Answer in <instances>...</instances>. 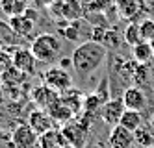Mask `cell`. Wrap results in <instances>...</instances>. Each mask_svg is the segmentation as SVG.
Instances as JSON below:
<instances>
[{
    "label": "cell",
    "mask_w": 154,
    "mask_h": 148,
    "mask_svg": "<svg viewBox=\"0 0 154 148\" xmlns=\"http://www.w3.org/2000/svg\"><path fill=\"white\" fill-rule=\"evenodd\" d=\"M32 98H34V102H35L37 106H41L43 109H48L50 106H54V104L60 100V95L56 93V91H52L50 87L41 85V87H35V89H34Z\"/></svg>",
    "instance_id": "cell-13"
},
{
    "label": "cell",
    "mask_w": 154,
    "mask_h": 148,
    "mask_svg": "<svg viewBox=\"0 0 154 148\" xmlns=\"http://www.w3.org/2000/svg\"><path fill=\"white\" fill-rule=\"evenodd\" d=\"M117 11L121 13L123 19L134 22L137 19V15H141L145 11V2L143 0H119Z\"/></svg>",
    "instance_id": "cell-12"
},
{
    "label": "cell",
    "mask_w": 154,
    "mask_h": 148,
    "mask_svg": "<svg viewBox=\"0 0 154 148\" xmlns=\"http://www.w3.org/2000/svg\"><path fill=\"white\" fill-rule=\"evenodd\" d=\"M61 133H63L65 141H67V144L72 146V148H84L87 144V139H89V130H87V126L84 122H78V120L65 124L61 128Z\"/></svg>",
    "instance_id": "cell-3"
},
{
    "label": "cell",
    "mask_w": 154,
    "mask_h": 148,
    "mask_svg": "<svg viewBox=\"0 0 154 148\" xmlns=\"http://www.w3.org/2000/svg\"><path fill=\"white\" fill-rule=\"evenodd\" d=\"M0 102H2V91H0Z\"/></svg>",
    "instance_id": "cell-26"
},
{
    "label": "cell",
    "mask_w": 154,
    "mask_h": 148,
    "mask_svg": "<svg viewBox=\"0 0 154 148\" xmlns=\"http://www.w3.org/2000/svg\"><path fill=\"white\" fill-rule=\"evenodd\" d=\"M13 67V54H9L8 50L0 48V76L6 71H9Z\"/></svg>",
    "instance_id": "cell-24"
},
{
    "label": "cell",
    "mask_w": 154,
    "mask_h": 148,
    "mask_svg": "<svg viewBox=\"0 0 154 148\" xmlns=\"http://www.w3.org/2000/svg\"><path fill=\"white\" fill-rule=\"evenodd\" d=\"M63 148H72V146H69V144H67V146H63Z\"/></svg>",
    "instance_id": "cell-28"
},
{
    "label": "cell",
    "mask_w": 154,
    "mask_h": 148,
    "mask_svg": "<svg viewBox=\"0 0 154 148\" xmlns=\"http://www.w3.org/2000/svg\"><path fill=\"white\" fill-rule=\"evenodd\" d=\"M9 144H11V133H6L0 128V148H8Z\"/></svg>",
    "instance_id": "cell-25"
},
{
    "label": "cell",
    "mask_w": 154,
    "mask_h": 148,
    "mask_svg": "<svg viewBox=\"0 0 154 148\" xmlns=\"http://www.w3.org/2000/svg\"><path fill=\"white\" fill-rule=\"evenodd\" d=\"M108 144L109 148H130L134 144V133L117 124V126L112 128V131L108 135Z\"/></svg>",
    "instance_id": "cell-10"
},
{
    "label": "cell",
    "mask_w": 154,
    "mask_h": 148,
    "mask_svg": "<svg viewBox=\"0 0 154 148\" xmlns=\"http://www.w3.org/2000/svg\"><path fill=\"white\" fill-rule=\"evenodd\" d=\"M123 102L126 109H132V111H143L147 107V95L143 93V89L137 87V85H130L125 93H123Z\"/></svg>",
    "instance_id": "cell-9"
},
{
    "label": "cell",
    "mask_w": 154,
    "mask_h": 148,
    "mask_svg": "<svg viewBox=\"0 0 154 148\" xmlns=\"http://www.w3.org/2000/svg\"><path fill=\"white\" fill-rule=\"evenodd\" d=\"M37 146H39V148H63V146H67V141H65L61 130L52 128L50 131L39 135Z\"/></svg>",
    "instance_id": "cell-14"
},
{
    "label": "cell",
    "mask_w": 154,
    "mask_h": 148,
    "mask_svg": "<svg viewBox=\"0 0 154 148\" xmlns=\"http://www.w3.org/2000/svg\"><path fill=\"white\" fill-rule=\"evenodd\" d=\"M9 28H11L13 33L19 35V37H30L32 33H34V30H35V20L30 19L26 13H23L19 17L9 19Z\"/></svg>",
    "instance_id": "cell-11"
},
{
    "label": "cell",
    "mask_w": 154,
    "mask_h": 148,
    "mask_svg": "<svg viewBox=\"0 0 154 148\" xmlns=\"http://www.w3.org/2000/svg\"><path fill=\"white\" fill-rule=\"evenodd\" d=\"M139 33H141V39L145 43H150L154 39V20L152 19H145L139 22Z\"/></svg>",
    "instance_id": "cell-22"
},
{
    "label": "cell",
    "mask_w": 154,
    "mask_h": 148,
    "mask_svg": "<svg viewBox=\"0 0 154 148\" xmlns=\"http://www.w3.org/2000/svg\"><path fill=\"white\" fill-rule=\"evenodd\" d=\"M13 67L19 72H23L24 76H30V74H34L35 69H37V59H35V56L32 54V50L17 48L13 52Z\"/></svg>",
    "instance_id": "cell-7"
},
{
    "label": "cell",
    "mask_w": 154,
    "mask_h": 148,
    "mask_svg": "<svg viewBox=\"0 0 154 148\" xmlns=\"http://www.w3.org/2000/svg\"><path fill=\"white\" fill-rule=\"evenodd\" d=\"M47 111H48V115L52 117L54 122H60V124H63V126H65V124H69V119H72V115H74V113L65 106L61 100H58L56 104L50 106Z\"/></svg>",
    "instance_id": "cell-16"
},
{
    "label": "cell",
    "mask_w": 154,
    "mask_h": 148,
    "mask_svg": "<svg viewBox=\"0 0 154 148\" xmlns=\"http://www.w3.org/2000/svg\"><path fill=\"white\" fill-rule=\"evenodd\" d=\"M0 78H2V82L4 83H8V85H17V83H20V82H23V80L26 78L23 72H19L17 69H15V67H11V69H9V71H6L2 76H0Z\"/></svg>",
    "instance_id": "cell-23"
},
{
    "label": "cell",
    "mask_w": 154,
    "mask_h": 148,
    "mask_svg": "<svg viewBox=\"0 0 154 148\" xmlns=\"http://www.w3.org/2000/svg\"><path fill=\"white\" fill-rule=\"evenodd\" d=\"M125 111H126V106H125L123 98H109L102 106V109H100L98 115H100L104 124H108L109 128H113V126H117V124L121 122V117H123Z\"/></svg>",
    "instance_id": "cell-5"
},
{
    "label": "cell",
    "mask_w": 154,
    "mask_h": 148,
    "mask_svg": "<svg viewBox=\"0 0 154 148\" xmlns=\"http://www.w3.org/2000/svg\"><path fill=\"white\" fill-rule=\"evenodd\" d=\"M26 9H28L26 0H0V11H2L8 19L23 15Z\"/></svg>",
    "instance_id": "cell-15"
},
{
    "label": "cell",
    "mask_w": 154,
    "mask_h": 148,
    "mask_svg": "<svg viewBox=\"0 0 154 148\" xmlns=\"http://www.w3.org/2000/svg\"><path fill=\"white\" fill-rule=\"evenodd\" d=\"M0 48H2V39H0Z\"/></svg>",
    "instance_id": "cell-29"
},
{
    "label": "cell",
    "mask_w": 154,
    "mask_h": 148,
    "mask_svg": "<svg viewBox=\"0 0 154 148\" xmlns=\"http://www.w3.org/2000/svg\"><path fill=\"white\" fill-rule=\"evenodd\" d=\"M149 148H154V146H149Z\"/></svg>",
    "instance_id": "cell-30"
},
{
    "label": "cell",
    "mask_w": 154,
    "mask_h": 148,
    "mask_svg": "<svg viewBox=\"0 0 154 148\" xmlns=\"http://www.w3.org/2000/svg\"><path fill=\"white\" fill-rule=\"evenodd\" d=\"M28 126L34 130L37 135H43V133H47L54 128V120L52 117L48 115V111L47 109H34L28 115Z\"/></svg>",
    "instance_id": "cell-8"
},
{
    "label": "cell",
    "mask_w": 154,
    "mask_h": 148,
    "mask_svg": "<svg viewBox=\"0 0 154 148\" xmlns=\"http://www.w3.org/2000/svg\"><path fill=\"white\" fill-rule=\"evenodd\" d=\"M102 106H104V102L97 96V93L87 95V96L84 98V109H85L87 115H95V113H100Z\"/></svg>",
    "instance_id": "cell-21"
},
{
    "label": "cell",
    "mask_w": 154,
    "mask_h": 148,
    "mask_svg": "<svg viewBox=\"0 0 154 148\" xmlns=\"http://www.w3.org/2000/svg\"><path fill=\"white\" fill-rule=\"evenodd\" d=\"M132 54H134V59L141 65H147L154 59V48L150 43H145L141 41L139 44H136V47H132Z\"/></svg>",
    "instance_id": "cell-17"
},
{
    "label": "cell",
    "mask_w": 154,
    "mask_h": 148,
    "mask_svg": "<svg viewBox=\"0 0 154 148\" xmlns=\"http://www.w3.org/2000/svg\"><path fill=\"white\" fill-rule=\"evenodd\" d=\"M37 148H39V146H37Z\"/></svg>",
    "instance_id": "cell-31"
},
{
    "label": "cell",
    "mask_w": 154,
    "mask_h": 148,
    "mask_svg": "<svg viewBox=\"0 0 154 148\" xmlns=\"http://www.w3.org/2000/svg\"><path fill=\"white\" fill-rule=\"evenodd\" d=\"M37 141H39V135L28 124H19L11 131L13 148H37Z\"/></svg>",
    "instance_id": "cell-6"
},
{
    "label": "cell",
    "mask_w": 154,
    "mask_h": 148,
    "mask_svg": "<svg viewBox=\"0 0 154 148\" xmlns=\"http://www.w3.org/2000/svg\"><path fill=\"white\" fill-rule=\"evenodd\" d=\"M106 56H108V50L102 43H97L93 39L84 41L74 48L71 56L72 69L80 76H89L106 61Z\"/></svg>",
    "instance_id": "cell-1"
},
{
    "label": "cell",
    "mask_w": 154,
    "mask_h": 148,
    "mask_svg": "<svg viewBox=\"0 0 154 148\" xmlns=\"http://www.w3.org/2000/svg\"><path fill=\"white\" fill-rule=\"evenodd\" d=\"M45 85L50 87L52 91H56L58 95H61L72 87V78L61 67H52V69H48L45 72Z\"/></svg>",
    "instance_id": "cell-4"
},
{
    "label": "cell",
    "mask_w": 154,
    "mask_h": 148,
    "mask_svg": "<svg viewBox=\"0 0 154 148\" xmlns=\"http://www.w3.org/2000/svg\"><path fill=\"white\" fill-rule=\"evenodd\" d=\"M32 54L35 56V59L41 63H52L60 58V52H61V43L56 35L52 33H41L37 35L34 41H32V47H30Z\"/></svg>",
    "instance_id": "cell-2"
},
{
    "label": "cell",
    "mask_w": 154,
    "mask_h": 148,
    "mask_svg": "<svg viewBox=\"0 0 154 148\" xmlns=\"http://www.w3.org/2000/svg\"><path fill=\"white\" fill-rule=\"evenodd\" d=\"M134 144H139L141 148H149V146H154V135L152 131H149L147 128H139L134 131Z\"/></svg>",
    "instance_id": "cell-19"
},
{
    "label": "cell",
    "mask_w": 154,
    "mask_h": 148,
    "mask_svg": "<svg viewBox=\"0 0 154 148\" xmlns=\"http://www.w3.org/2000/svg\"><path fill=\"white\" fill-rule=\"evenodd\" d=\"M125 41L126 44H130V47H136V44H139L143 39H141V33H139V24L137 22H130V24L125 28Z\"/></svg>",
    "instance_id": "cell-20"
},
{
    "label": "cell",
    "mask_w": 154,
    "mask_h": 148,
    "mask_svg": "<svg viewBox=\"0 0 154 148\" xmlns=\"http://www.w3.org/2000/svg\"><path fill=\"white\" fill-rule=\"evenodd\" d=\"M141 122H143V117H141V113H139V111L126 109V111L123 113V117H121L119 126H123V128H126L128 131L134 133L136 130H139V128H141Z\"/></svg>",
    "instance_id": "cell-18"
},
{
    "label": "cell",
    "mask_w": 154,
    "mask_h": 148,
    "mask_svg": "<svg viewBox=\"0 0 154 148\" xmlns=\"http://www.w3.org/2000/svg\"><path fill=\"white\" fill-rule=\"evenodd\" d=\"M150 44H152V48H154V39H152V41H150Z\"/></svg>",
    "instance_id": "cell-27"
}]
</instances>
